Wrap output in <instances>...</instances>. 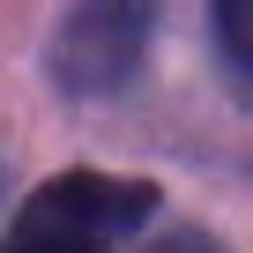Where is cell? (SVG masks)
<instances>
[{
  "label": "cell",
  "mask_w": 253,
  "mask_h": 253,
  "mask_svg": "<svg viewBox=\"0 0 253 253\" xmlns=\"http://www.w3.org/2000/svg\"><path fill=\"white\" fill-rule=\"evenodd\" d=\"M149 253H209V246H201V238L186 231V238H171V246H149Z\"/></svg>",
  "instance_id": "cell-4"
},
{
  "label": "cell",
  "mask_w": 253,
  "mask_h": 253,
  "mask_svg": "<svg viewBox=\"0 0 253 253\" xmlns=\"http://www.w3.org/2000/svg\"><path fill=\"white\" fill-rule=\"evenodd\" d=\"M142 38H149V23H142L134 0H89V8L67 23V38H60V82L67 89H112V82H126L134 60H142Z\"/></svg>",
  "instance_id": "cell-2"
},
{
  "label": "cell",
  "mask_w": 253,
  "mask_h": 253,
  "mask_svg": "<svg viewBox=\"0 0 253 253\" xmlns=\"http://www.w3.org/2000/svg\"><path fill=\"white\" fill-rule=\"evenodd\" d=\"M0 253H30V246H0Z\"/></svg>",
  "instance_id": "cell-5"
},
{
  "label": "cell",
  "mask_w": 253,
  "mask_h": 253,
  "mask_svg": "<svg viewBox=\"0 0 253 253\" xmlns=\"http://www.w3.org/2000/svg\"><path fill=\"white\" fill-rule=\"evenodd\" d=\"M216 45H223V60L253 82V0H216Z\"/></svg>",
  "instance_id": "cell-3"
},
{
  "label": "cell",
  "mask_w": 253,
  "mask_h": 253,
  "mask_svg": "<svg viewBox=\"0 0 253 253\" xmlns=\"http://www.w3.org/2000/svg\"><path fill=\"white\" fill-rule=\"evenodd\" d=\"M157 216V194L142 179H104V171H67L38 186L15 216V246L30 253H112Z\"/></svg>",
  "instance_id": "cell-1"
}]
</instances>
